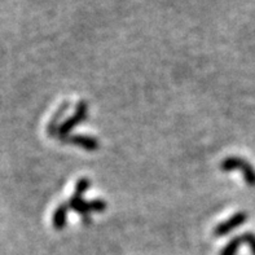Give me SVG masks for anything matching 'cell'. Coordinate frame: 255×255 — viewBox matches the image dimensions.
<instances>
[{
	"label": "cell",
	"instance_id": "cell-3",
	"mask_svg": "<svg viewBox=\"0 0 255 255\" xmlns=\"http://www.w3.org/2000/svg\"><path fill=\"white\" fill-rule=\"evenodd\" d=\"M87 114H88V104L83 100L79 101V103L77 104L74 114H73L71 117H69L68 120H65V122H62L61 125H60L56 137L60 140L62 139V137H65V136H68L69 133H70L71 129L74 128V127H77L78 125H81V123L87 118Z\"/></svg>",
	"mask_w": 255,
	"mask_h": 255
},
{
	"label": "cell",
	"instance_id": "cell-6",
	"mask_svg": "<svg viewBox=\"0 0 255 255\" xmlns=\"http://www.w3.org/2000/svg\"><path fill=\"white\" fill-rule=\"evenodd\" d=\"M69 210H70V207H69L68 202H62L61 205H58V206L56 207L55 213L52 215V224H53V228H55V230L61 231L66 227Z\"/></svg>",
	"mask_w": 255,
	"mask_h": 255
},
{
	"label": "cell",
	"instance_id": "cell-9",
	"mask_svg": "<svg viewBox=\"0 0 255 255\" xmlns=\"http://www.w3.org/2000/svg\"><path fill=\"white\" fill-rule=\"evenodd\" d=\"M241 236H243L244 244L249 246L250 250H252V253H253V255H255V233L246 232V233H244V235H241Z\"/></svg>",
	"mask_w": 255,
	"mask_h": 255
},
{
	"label": "cell",
	"instance_id": "cell-4",
	"mask_svg": "<svg viewBox=\"0 0 255 255\" xmlns=\"http://www.w3.org/2000/svg\"><path fill=\"white\" fill-rule=\"evenodd\" d=\"M249 219V214L246 213V211H239L235 215H232L231 218H228L227 220L222 222L220 224H218L215 227V230H214V235L217 237H223L227 236V235H230L232 231H235L236 228L241 227L243 224H245Z\"/></svg>",
	"mask_w": 255,
	"mask_h": 255
},
{
	"label": "cell",
	"instance_id": "cell-7",
	"mask_svg": "<svg viewBox=\"0 0 255 255\" xmlns=\"http://www.w3.org/2000/svg\"><path fill=\"white\" fill-rule=\"evenodd\" d=\"M69 107H70V103H69V101H64L57 109V112L53 114L52 120L49 121L48 126H47V132H48L49 136H55L56 137V135H57V129L58 127H60V120L64 117L65 112L69 109Z\"/></svg>",
	"mask_w": 255,
	"mask_h": 255
},
{
	"label": "cell",
	"instance_id": "cell-2",
	"mask_svg": "<svg viewBox=\"0 0 255 255\" xmlns=\"http://www.w3.org/2000/svg\"><path fill=\"white\" fill-rule=\"evenodd\" d=\"M219 167L224 172H231L237 170L244 176L246 184L249 187H255V167L249 161H246L241 157H227L226 159L222 161Z\"/></svg>",
	"mask_w": 255,
	"mask_h": 255
},
{
	"label": "cell",
	"instance_id": "cell-1",
	"mask_svg": "<svg viewBox=\"0 0 255 255\" xmlns=\"http://www.w3.org/2000/svg\"><path fill=\"white\" fill-rule=\"evenodd\" d=\"M91 188V180L87 178H82L77 181L75 184L74 194L71 196L70 200L66 201L70 207V210H74L77 214L82 215V222L83 224L91 223V213H103L107 210L108 204L104 200H83L84 192H87Z\"/></svg>",
	"mask_w": 255,
	"mask_h": 255
},
{
	"label": "cell",
	"instance_id": "cell-8",
	"mask_svg": "<svg viewBox=\"0 0 255 255\" xmlns=\"http://www.w3.org/2000/svg\"><path fill=\"white\" fill-rule=\"evenodd\" d=\"M243 244H244L243 236L233 237L230 243L227 244L223 249H222V252H220L219 255H236L240 249V246L243 245Z\"/></svg>",
	"mask_w": 255,
	"mask_h": 255
},
{
	"label": "cell",
	"instance_id": "cell-5",
	"mask_svg": "<svg viewBox=\"0 0 255 255\" xmlns=\"http://www.w3.org/2000/svg\"><path fill=\"white\" fill-rule=\"evenodd\" d=\"M60 141L66 142V144H73V145L81 146V148L86 149L88 152H95L100 148V142L96 137L87 135H68L60 139Z\"/></svg>",
	"mask_w": 255,
	"mask_h": 255
}]
</instances>
